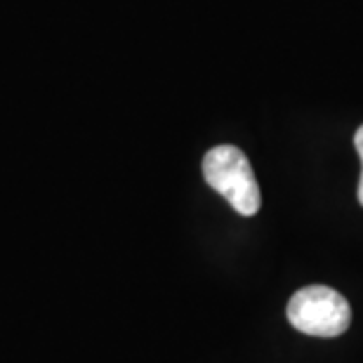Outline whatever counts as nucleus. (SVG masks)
Returning <instances> with one entry per match:
<instances>
[{
	"label": "nucleus",
	"mask_w": 363,
	"mask_h": 363,
	"mask_svg": "<svg viewBox=\"0 0 363 363\" xmlns=\"http://www.w3.org/2000/svg\"><path fill=\"white\" fill-rule=\"evenodd\" d=\"M203 177L208 186L229 201L238 215L252 217L262 206V194L248 156L241 149L222 144L203 158Z\"/></svg>",
	"instance_id": "1"
},
{
	"label": "nucleus",
	"mask_w": 363,
	"mask_h": 363,
	"mask_svg": "<svg viewBox=\"0 0 363 363\" xmlns=\"http://www.w3.org/2000/svg\"><path fill=\"white\" fill-rule=\"evenodd\" d=\"M288 321L304 335L337 337L350 328L352 307L337 290L328 286H307L290 297Z\"/></svg>",
	"instance_id": "2"
},
{
	"label": "nucleus",
	"mask_w": 363,
	"mask_h": 363,
	"mask_svg": "<svg viewBox=\"0 0 363 363\" xmlns=\"http://www.w3.org/2000/svg\"><path fill=\"white\" fill-rule=\"evenodd\" d=\"M354 144H357V151H359L361 165H363V125L357 130V135H354ZM359 203L363 206V170H361V179H359Z\"/></svg>",
	"instance_id": "3"
}]
</instances>
